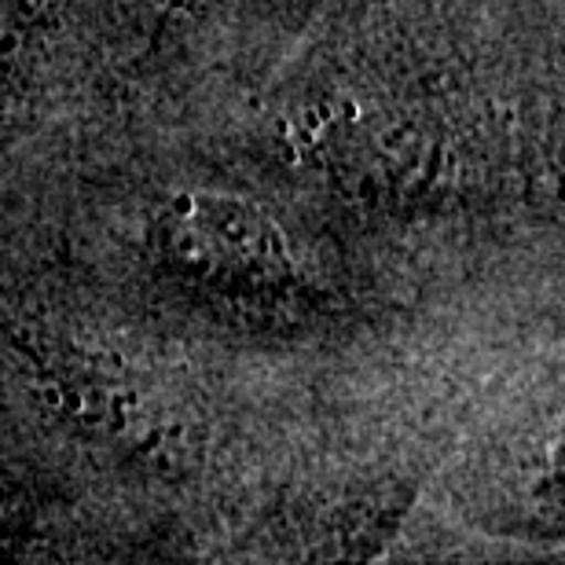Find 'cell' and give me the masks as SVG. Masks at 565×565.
I'll return each instance as SVG.
<instances>
[{"label":"cell","instance_id":"cell-1","mask_svg":"<svg viewBox=\"0 0 565 565\" xmlns=\"http://www.w3.org/2000/svg\"><path fill=\"white\" fill-rule=\"evenodd\" d=\"M166 262L199 282L287 287L298 276L290 239L262 206L217 191H173L154 217Z\"/></svg>","mask_w":565,"mask_h":565},{"label":"cell","instance_id":"cell-2","mask_svg":"<svg viewBox=\"0 0 565 565\" xmlns=\"http://www.w3.org/2000/svg\"><path fill=\"white\" fill-rule=\"evenodd\" d=\"M11 349L26 360L33 379L49 393L55 412L88 434H104L118 445H129L143 456H158L173 467L180 459V426L126 375L110 371L99 360L77 353L74 345L49 334H33L26 327H4Z\"/></svg>","mask_w":565,"mask_h":565},{"label":"cell","instance_id":"cell-5","mask_svg":"<svg viewBox=\"0 0 565 565\" xmlns=\"http://www.w3.org/2000/svg\"><path fill=\"white\" fill-rule=\"evenodd\" d=\"M4 518H8V511H4V500H0V525H4Z\"/></svg>","mask_w":565,"mask_h":565},{"label":"cell","instance_id":"cell-3","mask_svg":"<svg viewBox=\"0 0 565 565\" xmlns=\"http://www.w3.org/2000/svg\"><path fill=\"white\" fill-rule=\"evenodd\" d=\"M38 8L41 0H0V63L15 49V41L30 26V19L38 15Z\"/></svg>","mask_w":565,"mask_h":565},{"label":"cell","instance_id":"cell-4","mask_svg":"<svg viewBox=\"0 0 565 565\" xmlns=\"http://www.w3.org/2000/svg\"><path fill=\"white\" fill-rule=\"evenodd\" d=\"M199 0H173V8H195Z\"/></svg>","mask_w":565,"mask_h":565}]
</instances>
